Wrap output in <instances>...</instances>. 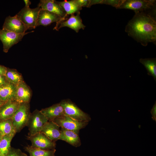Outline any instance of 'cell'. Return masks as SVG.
<instances>
[{
	"mask_svg": "<svg viewBox=\"0 0 156 156\" xmlns=\"http://www.w3.org/2000/svg\"><path fill=\"white\" fill-rule=\"evenodd\" d=\"M125 28L128 36L144 46L156 44V12H136Z\"/></svg>",
	"mask_w": 156,
	"mask_h": 156,
	"instance_id": "1",
	"label": "cell"
},
{
	"mask_svg": "<svg viewBox=\"0 0 156 156\" xmlns=\"http://www.w3.org/2000/svg\"><path fill=\"white\" fill-rule=\"evenodd\" d=\"M155 0H123L119 9L133 10L135 12H149L156 11Z\"/></svg>",
	"mask_w": 156,
	"mask_h": 156,
	"instance_id": "2",
	"label": "cell"
},
{
	"mask_svg": "<svg viewBox=\"0 0 156 156\" xmlns=\"http://www.w3.org/2000/svg\"><path fill=\"white\" fill-rule=\"evenodd\" d=\"M31 113L29 103L20 104L12 118L13 125L16 133L20 132L27 126Z\"/></svg>",
	"mask_w": 156,
	"mask_h": 156,
	"instance_id": "3",
	"label": "cell"
},
{
	"mask_svg": "<svg viewBox=\"0 0 156 156\" xmlns=\"http://www.w3.org/2000/svg\"><path fill=\"white\" fill-rule=\"evenodd\" d=\"M64 110L65 115L80 122H88L90 116L79 108L69 99H64L60 102Z\"/></svg>",
	"mask_w": 156,
	"mask_h": 156,
	"instance_id": "4",
	"label": "cell"
},
{
	"mask_svg": "<svg viewBox=\"0 0 156 156\" xmlns=\"http://www.w3.org/2000/svg\"><path fill=\"white\" fill-rule=\"evenodd\" d=\"M41 9L38 5L34 8L25 6L15 15L24 24L27 29H35Z\"/></svg>",
	"mask_w": 156,
	"mask_h": 156,
	"instance_id": "5",
	"label": "cell"
},
{
	"mask_svg": "<svg viewBox=\"0 0 156 156\" xmlns=\"http://www.w3.org/2000/svg\"><path fill=\"white\" fill-rule=\"evenodd\" d=\"M33 32L34 31L17 34L5 29H0V40L3 44V51L5 53L8 52L9 49L21 41L25 35Z\"/></svg>",
	"mask_w": 156,
	"mask_h": 156,
	"instance_id": "6",
	"label": "cell"
},
{
	"mask_svg": "<svg viewBox=\"0 0 156 156\" xmlns=\"http://www.w3.org/2000/svg\"><path fill=\"white\" fill-rule=\"evenodd\" d=\"M48 121L40 110L37 109L31 113L27 126L28 128V135L40 132L44 125Z\"/></svg>",
	"mask_w": 156,
	"mask_h": 156,
	"instance_id": "7",
	"label": "cell"
},
{
	"mask_svg": "<svg viewBox=\"0 0 156 156\" xmlns=\"http://www.w3.org/2000/svg\"><path fill=\"white\" fill-rule=\"evenodd\" d=\"M27 138L30 141L31 143V146L33 147L45 150L55 149V142L51 140L41 132L28 135Z\"/></svg>",
	"mask_w": 156,
	"mask_h": 156,
	"instance_id": "8",
	"label": "cell"
},
{
	"mask_svg": "<svg viewBox=\"0 0 156 156\" xmlns=\"http://www.w3.org/2000/svg\"><path fill=\"white\" fill-rule=\"evenodd\" d=\"M53 121L60 127L73 131L77 134L78 133L79 130L85 127L88 123L79 121L66 115L56 118Z\"/></svg>",
	"mask_w": 156,
	"mask_h": 156,
	"instance_id": "9",
	"label": "cell"
},
{
	"mask_svg": "<svg viewBox=\"0 0 156 156\" xmlns=\"http://www.w3.org/2000/svg\"><path fill=\"white\" fill-rule=\"evenodd\" d=\"M2 28L17 34L25 33L27 30L24 24L16 15L7 17Z\"/></svg>",
	"mask_w": 156,
	"mask_h": 156,
	"instance_id": "10",
	"label": "cell"
},
{
	"mask_svg": "<svg viewBox=\"0 0 156 156\" xmlns=\"http://www.w3.org/2000/svg\"><path fill=\"white\" fill-rule=\"evenodd\" d=\"M63 27H69L78 32L80 29H84L85 26L82 23L79 14H77L76 15L74 14H71L70 17L66 21H61L56 24L54 29L57 30Z\"/></svg>",
	"mask_w": 156,
	"mask_h": 156,
	"instance_id": "11",
	"label": "cell"
},
{
	"mask_svg": "<svg viewBox=\"0 0 156 156\" xmlns=\"http://www.w3.org/2000/svg\"><path fill=\"white\" fill-rule=\"evenodd\" d=\"M38 5L41 9L46 10L60 16L64 21L67 15L58 1L53 0H40Z\"/></svg>",
	"mask_w": 156,
	"mask_h": 156,
	"instance_id": "12",
	"label": "cell"
},
{
	"mask_svg": "<svg viewBox=\"0 0 156 156\" xmlns=\"http://www.w3.org/2000/svg\"><path fill=\"white\" fill-rule=\"evenodd\" d=\"M62 21V18L58 15L41 9L39 13L36 27L40 25L47 26L54 22H56L57 24Z\"/></svg>",
	"mask_w": 156,
	"mask_h": 156,
	"instance_id": "13",
	"label": "cell"
},
{
	"mask_svg": "<svg viewBox=\"0 0 156 156\" xmlns=\"http://www.w3.org/2000/svg\"><path fill=\"white\" fill-rule=\"evenodd\" d=\"M31 97V90L24 81L16 86L14 100L21 103H29Z\"/></svg>",
	"mask_w": 156,
	"mask_h": 156,
	"instance_id": "14",
	"label": "cell"
},
{
	"mask_svg": "<svg viewBox=\"0 0 156 156\" xmlns=\"http://www.w3.org/2000/svg\"><path fill=\"white\" fill-rule=\"evenodd\" d=\"M20 104L14 100L6 102L0 108V121L12 118Z\"/></svg>",
	"mask_w": 156,
	"mask_h": 156,
	"instance_id": "15",
	"label": "cell"
},
{
	"mask_svg": "<svg viewBox=\"0 0 156 156\" xmlns=\"http://www.w3.org/2000/svg\"><path fill=\"white\" fill-rule=\"evenodd\" d=\"M60 127L53 121H48L43 126L40 132L51 140L55 142L59 140L60 135Z\"/></svg>",
	"mask_w": 156,
	"mask_h": 156,
	"instance_id": "16",
	"label": "cell"
},
{
	"mask_svg": "<svg viewBox=\"0 0 156 156\" xmlns=\"http://www.w3.org/2000/svg\"><path fill=\"white\" fill-rule=\"evenodd\" d=\"M40 111L48 121H53L56 118L62 117L65 115L63 108L60 103L42 109Z\"/></svg>",
	"mask_w": 156,
	"mask_h": 156,
	"instance_id": "17",
	"label": "cell"
},
{
	"mask_svg": "<svg viewBox=\"0 0 156 156\" xmlns=\"http://www.w3.org/2000/svg\"><path fill=\"white\" fill-rule=\"evenodd\" d=\"M59 140H64L76 147L81 145V140L78 134L74 132L63 128L60 130Z\"/></svg>",
	"mask_w": 156,
	"mask_h": 156,
	"instance_id": "18",
	"label": "cell"
},
{
	"mask_svg": "<svg viewBox=\"0 0 156 156\" xmlns=\"http://www.w3.org/2000/svg\"><path fill=\"white\" fill-rule=\"evenodd\" d=\"M16 86L7 82L0 86V100L6 102L14 100Z\"/></svg>",
	"mask_w": 156,
	"mask_h": 156,
	"instance_id": "19",
	"label": "cell"
},
{
	"mask_svg": "<svg viewBox=\"0 0 156 156\" xmlns=\"http://www.w3.org/2000/svg\"><path fill=\"white\" fill-rule=\"evenodd\" d=\"M58 2L63 9L66 15L73 14L75 13L79 14V11L82 9L75 0L58 1Z\"/></svg>",
	"mask_w": 156,
	"mask_h": 156,
	"instance_id": "20",
	"label": "cell"
},
{
	"mask_svg": "<svg viewBox=\"0 0 156 156\" xmlns=\"http://www.w3.org/2000/svg\"><path fill=\"white\" fill-rule=\"evenodd\" d=\"M16 133L12 118L0 121V133L2 136L10 135H15Z\"/></svg>",
	"mask_w": 156,
	"mask_h": 156,
	"instance_id": "21",
	"label": "cell"
},
{
	"mask_svg": "<svg viewBox=\"0 0 156 156\" xmlns=\"http://www.w3.org/2000/svg\"><path fill=\"white\" fill-rule=\"evenodd\" d=\"M25 151L29 154V156H55V149L45 150L34 147L28 145L24 147Z\"/></svg>",
	"mask_w": 156,
	"mask_h": 156,
	"instance_id": "22",
	"label": "cell"
},
{
	"mask_svg": "<svg viewBox=\"0 0 156 156\" xmlns=\"http://www.w3.org/2000/svg\"><path fill=\"white\" fill-rule=\"evenodd\" d=\"M140 62L145 67L148 72V75L153 76L156 81V58H140Z\"/></svg>",
	"mask_w": 156,
	"mask_h": 156,
	"instance_id": "23",
	"label": "cell"
},
{
	"mask_svg": "<svg viewBox=\"0 0 156 156\" xmlns=\"http://www.w3.org/2000/svg\"><path fill=\"white\" fill-rule=\"evenodd\" d=\"M5 77L7 82L15 86L24 81L22 75L15 69L8 68Z\"/></svg>",
	"mask_w": 156,
	"mask_h": 156,
	"instance_id": "24",
	"label": "cell"
},
{
	"mask_svg": "<svg viewBox=\"0 0 156 156\" xmlns=\"http://www.w3.org/2000/svg\"><path fill=\"white\" fill-rule=\"evenodd\" d=\"M14 136L13 135H6L2 137L0 142V156H6L11 146V141Z\"/></svg>",
	"mask_w": 156,
	"mask_h": 156,
	"instance_id": "25",
	"label": "cell"
},
{
	"mask_svg": "<svg viewBox=\"0 0 156 156\" xmlns=\"http://www.w3.org/2000/svg\"><path fill=\"white\" fill-rule=\"evenodd\" d=\"M123 1V0H103L102 4L110 5L118 9Z\"/></svg>",
	"mask_w": 156,
	"mask_h": 156,
	"instance_id": "26",
	"label": "cell"
},
{
	"mask_svg": "<svg viewBox=\"0 0 156 156\" xmlns=\"http://www.w3.org/2000/svg\"><path fill=\"white\" fill-rule=\"evenodd\" d=\"M6 156H28L19 149L11 147Z\"/></svg>",
	"mask_w": 156,
	"mask_h": 156,
	"instance_id": "27",
	"label": "cell"
},
{
	"mask_svg": "<svg viewBox=\"0 0 156 156\" xmlns=\"http://www.w3.org/2000/svg\"><path fill=\"white\" fill-rule=\"evenodd\" d=\"M76 2L79 6L82 7H90V0H75Z\"/></svg>",
	"mask_w": 156,
	"mask_h": 156,
	"instance_id": "28",
	"label": "cell"
},
{
	"mask_svg": "<svg viewBox=\"0 0 156 156\" xmlns=\"http://www.w3.org/2000/svg\"><path fill=\"white\" fill-rule=\"evenodd\" d=\"M151 112L152 116V118L153 120L156 121V102L153 105L151 109Z\"/></svg>",
	"mask_w": 156,
	"mask_h": 156,
	"instance_id": "29",
	"label": "cell"
},
{
	"mask_svg": "<svg viewBox=\"0 0 156 156\" xmlns=\"http://www.w3.org/2000/svg\"><path fill=\"white\" fill-rule=\"evenodd\" d=\"M7 69L5 66L0 65V75L5 76Z\"/></svg>",
	"mask_w": 156,
	"mask_h": 156,
	"instance_id": "30",
	"label": "cell"
},
{
	"mask_svg": "<svg viewBox=\"0 0 156 156\" xmlns=\"http://www.w3.org/2000/svg\"><path fill=\"white\" fill-rule=\"evenodd\" d=\"M7 82L5 76L0 75V86L5 84Z\"/></svg>",
	"mask_w": 156,
	"mask_h": 156,
	"instance_id": "31",
	"label": "cell"
},
{
	"mask_svg": "<svg viewBox=\"0 0 156 156\" xmlns=\"http://www.w3.org/2000/svg\"><path fill=\"white\" fill-rule=\"evenodd\" d=\"M103 0H90V6L92 5L101 4H102Z\"/></svg>",
	"mask_w": 156,
	"mask_h": 156,
	"instance_id": "32",
	"label": "cell"
},
{
	"mask_svg": "<svg viewBox=\"0 0 156 156\" xmlns=\"http://www.w3.org/2000/svg\"><path fill=\"white\" fill-rule=\"evenodd\" d=\"M24 1L25 4V7H29V5L31 4V1L29 0H24Z\"/></svg>",
	"mask_w": 156,
	"mask_h": 156,
	"instance_id": "33",
	"label": "cell"
},
{
	"mask_svg": "<svg viewBox=\"0 0 156 156\" xmlns=\"http://www.w3.org/2000/svg\"><path fill=\"white\" fill-rule=\"evenodd\" d=\"M6 102L3 101H2L0 100V108Z\"/></svg>",
	"mask_w": 156,
	"mask_h": 156,
	"instance_id": "34",
	"label": "cell"
},
{
	"mask_svg": "<svg viewBox=\"0 0 156 156\" xmlns=\"http://www.w3.org/2000/svg\"><path fill=\"white\" fill-rule=\"evenodd\" d=\"M2 135H1V134L0 133V142L1 141V140L2 138Z\"/></svg>",
	"mask_w": 156,
	"mask_h": 156,
	"instance_id": "35",
	"label": "cell"
}]
</instances>
